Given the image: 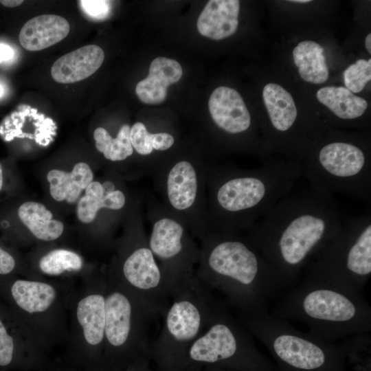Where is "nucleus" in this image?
Here are the masks:
<instances>
[{
	"instance_id": "nucleus-1",
	"label": "nucleus",
	"mask_w": 371,
	"mask_h": 371,
	"mask_svg": "<svg viewBox=\"0 0 371 371\" xmlns=\"http://www.w3.org/2000/svg\"><path fill=\"white\" fill-rule=\"evenodd\" d=\"M344 221L332 194L309 185L293 189L243 233L287 287L336 237Z\"/></svg>"
},
{
	"instance_id": "nucleus-2",
	"label": "nucleus",
	"mask_w": 371,
	"mask_h": 371,
	"mask_svg": "<svg viewBox=\"0 0 371 371\" xmlns=\"http://www.w3.org/2000/svg\"><path fill=\"white\" fill-rule=\"evenodd\" d=\"M195 278L225 297L236 313L255 314L286 286L277 271L243 232H211L200 240Z\"/></svg>"
},
{
	"instance_id": "nucleus-3",
	"label": "nucleus",
	"mask_w": 371,
	"mask_h": 371,
	"mask_svg": "<svg viewBox=\"0 0 371 371\" xmlns=\"http://www.w3.org/2000/svg\"><path fill=\"white\" fill-rule=\"evenodd\" d=\"M303 177L297 161L271 160L253 168L206 165L211 232H245Z\"/></svg>"
},
{
	"instance_id": "nucleus-4",
	"label": "nucleus",
	"mask_w": 371,
	"mask_h": 371,
	"mask_svg": "<svg viewBox=\"0 0 371 371\" xmlns=\"http://www.w3.org/2000/svg\"><path fill=\"white\" fill-rule=\"evenodd\" d=\"M270 313L302 323L309 334L328 342L371 332V308L362 291L308 276L283 294Z\"/></svg>"
},
{
	"instance_id": "nucleus-5",
	"label": "nucleus",
	"mask_w": 371,
	"mask_h": 371,
	"mask_svg": "<svg viewBox=\"0 0 371 371\" xmlns=\"http://www.w3.org/2000/svg\"><path fill=\"white\" fill-rule=\"evenodd\" d=\"M206 165L198 156L174 155L150 175L159 200L199 240L210 232Z\"/></svg>"
},
{
	"instance_id": "nucleus-6",
	"label": "nucleus",
	"mask_w": 371,
	"mask_h": 371,
	"mask_svg": "<svg viewBox=\"0 0 371 371\" xmlns=\"http://www.w3.org/2000/svg\"><path fill=\"white\" fill-rule=\"evenodd\" d=\"M306 269V276L362 291L371 276V211L345 220Z\"/></svg>"
},
{
	"instance_id": "nucleus-7",
	"label": "nucleus",
	"mask_w": 371,
	"mask_h": 371,
	"mask_svg": "<svg viewBox=\"0 0 371 371\" xmlns=\"http://www.w3.org/2000/svg\"><path fill=\"white\" fill-rule=\"evenodd\" d=\"M144 197L146 218L150 226L148 245L173 296L196 282L199 246L186 224L159 199L151 193Z\"/></svg>"
},
{
	"instance_id": "nucleus-8",
	"label": "nucleus",
	"mask_w": 371,
	"mask_h": 371,
	"mask_svg": "<svg viewBox=\"0 0 371 371\" xmlns=\"http://www.w3.org/2000/svg\"><path fill=\"white\" fill-rule=\"evenodd\" d=\"M303 176L316 190L340 193L371 205V164L368 152L357 144L335 139L307 157Z\"/></svg>"
},
{
	"instance_id": "nucleus-9",
	"label": "nucleus",
	"mask_w": 371,
	"mask_h": 371,
	"mask_svg": "<svg viewBox=\"0 0 371 371\" xmlns=\"http://www.w3.org/2000/svg\"><path fill=\"white\" fill-rule=\"evenodd\" d=\"M236 318L282 363L300 371L325 368L332 358L342 352L344 345L323 341L302 332L290 322L278 317L269 310L255 313H236Z\"/></svg>"
},
{
	"instance_id": "nucleus-10",
	"label": "nucleus",
	"mask_w": 371,
	"mask_h": 371,
	"mask_svg": "<svg viewBox=\"0 0 371 371\" xmlns=\"http://www.w3.org/2000/svg\"><path fill=\"white\" fill-rule=\"evenodd\" d=\"M212 291L199 283L175 294L160 317V330L150 346L162 360L184 358L190 345L205 331L218 302Z\"/></svg>"
},
{
	"instance_id": "nucleus-11",
	"label": "nucleus",
	"mask_w": 371,
	"mask_h": 371,
	"mask_svg": "<svg viewBox=\"0 0 371 371\" xmlns=\"http://www.w3.org/2000/svg\"><path fill=\"white\" fill-rule=\"evenodd\" d=\"M141 196L131 200L128 207L126 240L121 270L135 297L147 309L160 317L172 293L148 243Z\"/></svg>"
},
{
	"instance_id": "nucleus-12",
	"label": "nucleus",
	"mask_w": 371,
	"mask_h": 371,
	"mask_svg": "<svg viewBox=\"0 0 371 371\" xmlns=\"http://www.w3.org/2000/svg\"><path fill=\"white\" fill-rule=\"evenodd\" d=\"M228 307L218 301L205 331L190 345L185 359L213 364L257 357L254 337Z\"/></svg>"
},
{
	"instance_id": "nucleus-13",
	"label": "nucleus",
	"mask_w": 371,
	"mask_h": 371,
	"mask_svg": "<svg viewBox=\"0 0 371 371\" xmlns=\"http://www.w3.org/2000/svg\"><path fill=\"white\" fill-rule=\"evenodd\" d=\"M158 318L137 298L133 301L123 292L113 291L105 297L104 337L111 346L120 348L133 335L148 347L150 326Z\"/></svg>"
},
{
	"instance_id": "nucleus-14",
	"label": "nucleus",
	"mask_w": 371,
	"mask_h": 371,
	"mask_svg": "<svg viewBox=\"0 0 371 371\" xmlns=\"http://www.w3.org/2000/svg\"><path fill=\"white\" fill-rule=\"evenodd\" d=\"M208 106L214 123L225 134L242 135L250 129V113L236 90L218 87L212 93Z\"/></svg>"
},
{
	"instance_id": "nucleus-15",
	"label": "nucleus",
	"mask_w": 371,
	"mask_h": 371,
	"mask_svg": "<svg viewBox=\"0 0 371 371\" xmlns=\"http://www.w3.org/2000/svg\"><path fill=\"white\" fill-rule=\"evenodd\" d=\"M110 177L102 182L93 181L78 201L76 214L83 223H91L100 211L120 212L128 209L131 202L124 189Z\"/></svg>"
},
{
	"instance_id": "nucleus-16",
	"label": "nucleus",
	"mask_w": 371,
	"mask_h": 371,
	"mask_svg": "<svg viewBox=\"0 0 371 371\" xmlns=\"http://www.w3.org/2000/svg\"><path fill=\"white\" fill-rule=\"evenodd\" d=\"M104 53L98 45L81 47L58 58L51 69L53 79L59 83H74L94 74L102 65Z\"/></svg>"
},
{
	"instance_id": "nucleus-17",
	"label": "nucleus",
	"mask_w": 371,
	"mask_h": 371,
	"mask_svg": "<svg viewBox=\"0 0 371 371\" xmlns=\"http://www.w3.org/2000/svg\"><path fill=\"white\" fill-rule=\"evenodd\" d=\"M69 32V24L56 14H43L27 21L19 36L21 45L28 51L44 49L65 38Z\"/></svg>"
},
{
	"instance_id": "nucleus-18",
	"label": "nucleus",
	"mask_w": 371,
	"mask_h": 371,
	"mask_svg": "<svg viewBox=\"0 0 371 371\" xmlns=\"http://www.w3.org/2000/svg\"><path fill=\"white\" fill-rule=\"evenodd\" d=\"M240 1L210 0L197 21L200 34L205 37L221 40L234 34L238 28Z\"/></svg>"
},
{
	"instance_id": "nucleus-19",
	"label": "nucleus",
	"mask_w": 371,
	"mask_h": 371,
	"mask_svg": "<svg viewBox=\"0 0 371 371\" xmlns=\"http://www.w3.org/2000/svg\"><path fill=\"white\" fill-rule=\"evenodd\" d=\"M181 76L182 69L177 61L156 58L150 64L148 76L136 85L135 92L144 103H161L166 98L168 87L178 82Z\"/></svg>"
},
{
	"instance_id": "nucleus-20",
	"label": "nucleus",
	"mask_w": 371,
	"mask_h": 371,
	"mask_svg": "<svg viewBox=\"0 0 371 371\" xmlns=\"http://www.w3.org/2000/svg\"><path fill=\"white\" fill-rule=\"evenodd\" d=\"M91 168L85 162H78L71 172L52 169L47 174L49 192L57 201L76 202L82 192L93 181Z\"/></svg>"
},
{
	"instance_id": "nucleus-21",
	"label": "nucleus",
	"mask_w": 371,
	"mask_h": 371,
	"mask_svg": "<svg viewBox=\"0 0 371 371\" xmlns=\"http://www.w3.org/2000/svg\"><path fill=\"white\" fill-rule=\"evenodd\" d=\"M264 103L275 131L286 133L295 123L297 111L291 95L282 86L269 83L262 91Z\"/></svg>"
},
{
	"instance_id": "nucleus-22",
	"label": "nucleus",
	"mask_w": 371,
	"mask_h": 371,
	"mask_svg": "<svg viewBox=\"0 0 371 371\" xmlns=\"http://www.w3.org/2000/svg\"><path fill=\"white\" fill-rule=\"evenodd\" d=\"M17 213L23 224L39 240H54L63 233V223L54 219L52 213L42 203L24 202L19 206Z\"/></svg>"
},
{
	"instance_id": "nucleus-23",
	"label": "nucleus",
	"mask_w": 371,
	"mask_h": 371,
	"mask_svg": "<svg viewBox=\"0 0 371 371\" xmlns=\"http://www.w3.org/2000/svg\"><path fill=\"white\" fill-rule=\"evenodd\" d=\"M324 48L312 41L299 43L293 50V61L301 78L310 83L322 84L328 78Z\"/></svg>"
},
{
	"instance_id": "nucleus-24",
	"label": "nucleus",
	"mask_w": 371,
	"mask_h": 371,
	"mask_svg": "<svg viewBox=\"0 0 371 371\" xmlns=\"http://www.w3.org/2000/svg\"><path fill=\"white\" fill-rule=\"evenodd\" d=\"M77 319L82 328L87 342L92 346L100 344L104 338L105 297L92 294L78 304Z\"/></svg>"
},
{
	"instance_id": "nucleus-25",
	"label": "nucleus",
	"mask_w": 371,
	"mask_h": 371,
	"mask_svg": "<svg viewBox=\"0 0 371 371\" xmlns=\"http://www.w3.org/2000/svg\"><path fill=\"white\" fill-rule=\"evenodd\" d=\"M319 102L341 120H355L363 115L367 101L355 95L344 87L328 86L319 89L316 94Z\"/></svg>"
},
{
	"instance_id": "nucleus-26",
	"label": "nucleus",
	"mask_w": 371,
	"mask_h": 371,
	"mask_svg": "<svg viewBox=\"0 0 371 371\" xmlns=\"http://www.w3.org/2000/svg\"><path fill=\"white\" fill-rule=\"evenodd\" d=\"M11 293L17 305L30 313L47 310L56 298V291L49 284L19 280L11 288Z\"/></svg>"
},
{
	"instance_id": "nucleus-27",
	"label": "nucleus",
	"mask_w": 371,
	"mask_h": 371,
	"mask_svg": "<svg viewBox=\"0 0 371 371\" xmlns=\"http://www.w3.org/2000/svg\"><path fill=\"white\" fill-rule=\"evenodd\" d=\"M131 126L124 124L120 126L115 137L103 127L93 131L95 146L104 158L113 164H120L131 159L134 150L130 141Z\"/></svg>"
},
{
	"instance_id": "nucleus-28",
	"label": "nucleus",
	"mask_w": 371,
	"mask_h": 371,
	"mask_svg": "<svg viewBox=\"0 0 371 371\" xmlns=\"http://www.w3.org/2000/svg\"><path fill=\"white\" fill-rule=\"evenodd\" d=\"M82 260L76 252L58 249L49 251L39 261V268L45 273L57 276L64 271H79Z\"/></svg>"
},
{
	"instance_id": "nucleus-29",
	"label": "nucleus",
	"mask_w": 371,
	"mask_h": 371,
	"mask_svg": "<svg viewBox=\"0 0 371 371\" xmlns=\"http://www.w3.org/2000/svg\"><path fill=\"white\" fill-rule=\"evenodd\" d=\"M346 88L352 93H359L371 80V59H359L344 72Z\"/></svg>"
},
{
	"instance_id": "nucleus-30",
	"label": "nucleus",
	"mask_w": 371,
	"mask_h": 371,
	"mask_svg": "<svg viewBox=\"0 0 371 371\" xmlns=\"http://www.w3.org/2000/svg\"><path fill=\"white\" fill-rule=\"evenodd\" d=\"M84 12L91 18L102 19L106 18L111 10L110 1L101 0L80 1Z\"/></svg>"
},
{
	"instance_id": "nucleus-31",
	"label": "nucleus",
	"mask_w": 371,
	"mask_h": 371,
	"mask_svg": "<svg viewBox=\"0 0 371 371\" xmlns=\"http://www.w3.org/2000/svg\"><path fill=\"white\" fill-rule=\"evenodd\" d=\"M14 341L0 319V366L8 365L12 359Z\"/></svg>"
},
{
	"instance_id": "nucleus-32",
	"label": "nucleus",
	"mask_w": 371,
	"mask_h": 371,
	"mask_svg": "<svg viewBox=\"0 0 371 371\" xmlns=\"http://www.w3.org/2000/svg\"><path fill=\"white\" fill-rule=\"evenodd\" d=\"M15 267L13 256L0 247V274L10 273Z\"/></svg>"
},
{
	"instance_id": "nucleus-33",
	"label": "nucleus",
	"mask_w": 371,
	"mask_h": 371,
	"mask_svg": "<svg viewBox=\"0 0 371 371\" xmlns=\"http://www.w3.org/2000/svg\"><path fill=\"white\" fill-rule=\"evenodd\" d=\"M13 56V49L5 43H0V63L8 61L12 59Z\"/></svg>"
},
{
	"instance_id": "nucleus-34",
	"label": "nucleus",
	"mask_w": 371,
	"mask_h": 371,
	"mask_svg": "<svg viewBox=\"0 0 371 371\" xmlns=\"http://www.w3.org/2000/svg\"><path fill=\"white\" fill-rule=\"evenodd\" d=\"M23 1L22 0H3L0 3L8 8H14L21 5Z\"/></svg>"
},
{
	"instance_id": "nucleus-35",
	"label": "nucleus",
	"mask_w": 371,
	"mask_h": 371,
	"mask_svg": "<svg viewBox=\"0 0 371 371\" xmlns=\"http://www.w3.org/2000/svg\"><path fill=\"white\" fill-rule=\"evenodd\" d=\"M365 44L366 47V49L369 52V54H371V34H368L366 38Z\"/></svg>"
},
{
	"instance_id": "nucleus-36",
	"label": "nucleus",
	"mask_w": 371,
	"mask_h": 371,
	"mask_svg": "<svg viewBox=\"0 0 371 371\" xmlns=\"http://www.w3.org/2000/svg\"><path fill=\"white\" fill-rule=\"evenodd\" d=\"M3 183V169L0 163V191L2 189Z\"/></svg>"
},
{
	"instance_id": "nucleus-37",
	"label": "nucleus",
	"mask_w": 371,
	"mask_h": 371,
	"mask_svg": "<svg viewBox=\"0 0 371 371\" xmlns=\"http://www.w3.org/2000/svg\"><path fill=\"white\" fill-rule=\"evenodd\" d=\"M290 2H293V3H308V2H311L310 0H293V1H289Z\"/></svg>"
},
{
	"instance_id": "nucleus-38",
	"label": "nucleus",
	"mask_w": 371,
	"mask_h": 371,
	"mask_svg": "<svg viewBox=\"0 0 371 371\" xmlns=\"http://www.w3.org/2000/svg\"><path fill=\"white\" fill-rule=\"evenodd\" d=\"M3 94V86L0 84V97H1Z\"/></svg>"
}]
</instances>
